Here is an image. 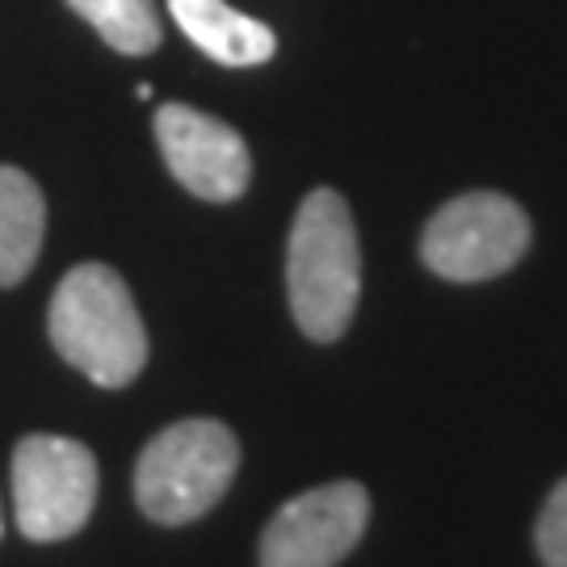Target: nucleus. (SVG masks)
Instances as JSON below:
<instances>
[{
    "mask_svg": "<svg viewBox=\"0 0 567 567\" xmlns=\"http://www.w3.org/2000/svg\"><path fill=\"white\" fill-rule=\"evenodd\" d=\"M286 290L290 316L311 341H341L362 295V248L337 189H311L299 206L286 244Z\"/></svg>",
    "mask_w": 567,
    "mask_h": 567,
    "instance_id": "f257e3e1",
    "label": "nucleus"
},
{
    "mask_svg": "<svg viewBox=\"0 0 567 567\" xmlns=\"http://www.w3.org/2000/svg\"><path fill=\"white\" fill-rule=\"evenodd\" d=\"M47 332L68 365H76L89 383L126 386L147 365V332L140 307L131 299L118 269L84 261L63 274L47 311Z\"/></svg>",
    "mask_w": 567,
    "mask_h": 567,
    "instance_id": "f03ea898",
    "label": "nucleus"
},
{
    "mask_svg": "<svg viewBox=\"0 0 567 567\" xmlns=\"http://www.w3.org/2000/svg\"><path fill=\"white\" fill-rule=\"evenodd\" d=\"M240 442L224 421L189 416L156 433L135 466V501L156 526H189L227 496Z\"/></svg>",
    "mask_w": 567,
    "mask_h": 567,
    "instance_id": "7ed1b4c3",
    "label": "nucleus"
},
{
    "mask_svg": "<svg viewBox=\"0 0 567 567\" xmlns=\"http://www.w3.org/2000/svg\"><path fill=\"white\" fill-rule=\"evenodd\" d=\"M97 505V458L55 433H30L13 450V517L30 543L81 534Z\"/></svg>",
    "mask_w": 567,
    "mask_h": 567,
    "instance_id": "20e7f679",
    "label": "nucleus"
},
{
    "mask_svg": "<svg viewBox=\"0 0 567 567\" xmlns=\"http://www.w3.org/2000/svg\"><path fill=\"white\" fill-rule=\"evenodd\" d=\"M529 219L505 194L450 198L421 236V261L446 282H487L526 257Z\"/></svg>",
    "mask_w": 567,
    "mask_h": 567,
    "instance_id": "39448f33",
    "label": "nucleus"
},
{
    "mask_svg": "<svg viewBox=\"0 0 567 567\" xmlns=\"http://www.w3.org/2000/svg\"><path fill=\"white\" fill-rule=\"evenodd\" d=\"M370 526V492L332 480L286 501L261 534V567H337Z\"/></svg>",
    "mask_w": 567,
    "mask_h": 567,
    "instance_id": "423d86ee",
    "label": "nucleus"
},
{
    "mask_svg": "<svg viewBox=\"0 0 567 567\" xmlns=\"http://www.w3.org/2000/svg\"><path fill=\"white\" fill-rule=\"evenodd\" d=\"M156 143L168 173L203 203H236L252 182V156L240 131L194 105L164 102L156 110Z\"/></svg>",
    "mask_w": 567,
    "mask_h": 567,
    "instance_id": "0eeeda50",
    "label": "nucleus"
},
{
    "mask_svg": "<svg viewBox=\"0 0 567 567\" xmlns=\"http://www.w3.org/2000/svg\"><path fill=\"white\" fill-rule=\"evenodd\" d=\"M168 13L203 55L227 68H257L278 47L265 21L231 9L227 0H168Z\"/></svg>",
    "mask_w": 567,
    "mask_h": 567,
    "instance_id": "6e6552de",
    "label": "nucleus"
},
{
    "mask_svg": "<svg viewBox=\"0 0 567 567\" xmlns=\"http://www.w3.org/2000/svg\"><path fill=\"white\" fill-rule=\"evenodd\" d=\"M47 203L34 177L0 164V286H18L42 252Z\"/></svg>",
    "mask_w": 567,
    "mask_h": 567,
    "instance_id": "1a4fd4ad",
    "label": "nucleus"
},
{
    "mask_svg": "<svg viewBox=\"0 0 567 567\" xmlns=\"http://www.w3.org/2000/svg\"><path fill=\"white\" fill-rule=\"evenodd\" d=\"M122 55H147L161 47L156 0H68Z\"/></svg>",
    "mask_w": 567,
    "mask_h": 567,
    "instance_id": "9d476101",
    "label": "nucleus"
},
{
    "mask_svg": "<svg viewBox=\"0 0 567 567\" xmlns=\"http://www.w3.org/2000/svg\"><path fill=\"white\" fill-rule=\"evenodd\" d=\"M534 543H538V555L547 567H567V480H559L555 492L547 496L538 529H534Z\"/></svg>",
    "mask_w": 567,
    "mask_h": 567,
    "instance_id": "9b49d317",
    "label": "nucleus"
},
{
    "mask_svg": "<svg viewBox=\"0 0 567 567\" xmlns=\"http://www.w3.org/2000/svg\"><path fill=\"white\" fill-rule=\"evenodd\" d=\"M0 529H4V522H0Z\"/></svg>",
    "mask_w": 567,
    "mask_h": 567,
    "instance_id": "f8f14e48",
    "label": "nucleus"
}]
</instances>
